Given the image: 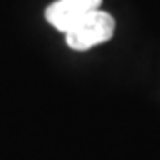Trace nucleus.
Listing matches in <instances>:
<instances>
[{
  "label": "nucleus",
  "mask_w": 160,
  "mask_h": 160,
  "mask_svg": "<svg viewBox=\"0 0 160 160\" xmlns=\"http://www.w3.org/2000/svg\"><path fill=\"white\" fill-rule=\"evenodd\" d=\"M114 18L109 12L96 9L66 32V43L73 50L84 52L109 41L114 34Z\"/></svg>",
  "instance_id": "f257e3e1"
},
{
  "label": "nucleus",
  "mask_w": 160,
  "mask_h": 160,
  "mask_svg": "<svg viewBox=\"0 0 160 160\" xmlns=\"http://www.w3.org/2000/svg\"><path fill=\"white\" fill-rule=\"evenodd\" d=\"M102 0H57L46 7V20L61 32H68L87 14L100 9Z\"/></svg>",
  "instance_id": "f03ea898"
}]
</instances>
